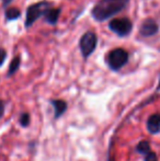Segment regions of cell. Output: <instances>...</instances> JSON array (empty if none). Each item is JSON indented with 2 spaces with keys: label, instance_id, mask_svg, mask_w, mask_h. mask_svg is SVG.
<instances>
[{
  "label": "cell",
  "instance_id": "obj_1",
  "mask_svg": "<svg viewBox=\"0 0 160 161\" xmlns=\"http://www.w3.org/2000/svg\"><path fill=\"white\" fill-rule=\"evenodd\" d=\"M128 3V0H99L92 10L97 21H104L121 12Z\"/></svg>",
  "mask_w": 160,
  "mask_h": 161
},
{
  "label": "cell",
  "instance_id": "obj_2",
  "mask_svg": "<svg viewBox=\"0 0 160 161\" xmlns=\"http://www.w3.org/2000/svg\"><path fill=\"white\" fill-rule=\"evenodd\" d=\"M108 65L112 70H119L127 63L128 53L123 48L112 49L108 54Z\"/></svg>",
  "mask_w": 160,
  "mask_h": 161
},
{
  "label": "cell",
  "instance_id": "obj_3",
  "mask_svg": "<svg viewBox=\"0 0 160 161\" xmlns=\"http://www.w3.org/2000/svg\"><path fill=\"white\" fill-rule=\"evenodd\" d=\"M97 43H98V38L93 32H87L81 36L79 41V47L83 57H89L93 53L97 47Z\"/></svg>",
  "mask_w": 160,
  "mask_h": 161
},
{
  "label": "cell",
  "instance_id": "obj_4",
  "mask_svg": "<svg viewBox=\"0 0 160 161\" xmlns=\"http://www.w3.org/2000/svg\"><path fill=\"white\" fill-rule=\"evenodd\" d=\"M109 28L119 36H126L132 31L133 24L127 18H119V19H113L110 22Z\"/></svg>",
  "mask_w": 160,
  "mask_h": 161
},
{
  "label": "cell",
  "instance_id": "obj_5",
  "mask_svg": "<svg viewBox=\"0 0 160 161\" xmlns=\"http://www.w3.org/2000/svg\"><path fill=\"white\" fill-rule=\"evenodd\" d=\"M49 7V3L43 1L39 2V3L32 4L31 7H29L28 12H26V20H25V25L31 26L41 15H44L45 11L47 10V8Z\"/></svg>",
  "mask_w": 160,
  "mask_h": 161
},
{
  "label": "cell",
  "instance_id": "obj_6",
  "mask_svg": "<svg viewBox=\"0 0 160 161\" xmlns=\"http://www.w3.org/2000/svg\"><path fill=\"white\" fill-rule=\"evenodd\" d=\"M159 26L157 24V22L152 19H147L141 24L139 28V34L144 37H149V36L155 35L156 33H158Z\"/></svg>",
  "mask_w": 160,
  "mask_h": 161
},
{
  "label": "cell",
  "instance_id": "obj_7",
  "mask_svg": "<svg viewBox=\"0 0 160 161\" xmlns=\"http://www.w3.org/2000/svg\"><path fill=\"white\" fill-rule=\"evenodd\" d=\"M136 150L143 155L145 161H158L157 155L150 149V146H149V144H148V142H145V140L141 142L137 145Z\"/></svg>",
  "mask_w": 160,
  "mask_h": 161
},
{
  "label": "cell",
  "instance_id": "obj_8",
  "mask_svg": "<svg viewBox=\"0 0 160 161\" xmlns=\"http://www.w3.org/2000/svg\"><path fill=\"white\" fill-rule=\"evenodd\" d=\"M147 129L150 134H157L160 131V113L154 114L148 119Z\"/></svg>",
  "mask_w": 160,
  "mask_h": 161
},
{
  "label": "cell",
  "instance_id": "obj_9",
  "mask_svg": "<svg viewBox=\"0 0 160 161\" xmlns=\"http://www.w3.org/2000/svg\"><path fill=\"white\" fill-rule=\"evenodd\" d=\"M51 103H52V105L54 106V111H55L54 117H55V119L60 117L65 112H66L67 103L65 101H63V100H53Z\"/></svg>",
  "mask_w": 160,
  "mask_h": 161
},
{
  "label": "cell",
  "instance_id": "obj_10",
  "mask_svg": "<svg viewBox=\"0 0 160 161\" xmlns=\"http://www.w3.org/2000/svg\"><path fill=\"white\" fill-rule=\"evenodd\" d=\"M60 14V9H54V8H47V10L45 11L44 17L45 20L48 22L49 24H56L58 18Z\"/></svg>",
  "mask_w": 160,
  "mask_h": 161
},
{
  "label": "cell",
  "instance_id": "obj_11",
  "mask_svg": "<svg viewBox=\"0 0 160 161\" xmlns=\"http://www.w3.org/2000/svg\"><path fill=\"white\" fill-rule=\"evenodd\" d=\"M20 15V11L17 8H10L6 11V18L8 20H14Z\"/></svg>",
  "mask_w": 160,
  "mask_h": 161
},
{
  "label": "cell",
  "instance_id": "obj_12",
  "mask_svg": "<svg viewBox=\"0 0 160 161\" xmlns=\"http://www.w3.org/2000/svg\"><path fill=\"white\" fill-rule=\"evenodd\" d=\"M19 66H20V57H15L14 59L11 62L10 67H9V72H8L9 76L14 74V72L18 70V68H19Z\"/></svg>",
  "mask_w": 160,
  "mask_h": 161
},
{
  "label": "cell",
  "instance_id": "obj_13",
  "mask_svg": "<svg viewBox=\"0 0 160 161\" xmlns=\"http://www.w3.org/2000/svg\"><path fill=\"white\" fill-rule=\"evenodd\" d=\"M20 124H21L22 126H24V127H26V126L30 124V114H29V113H23V114H21V116H20Z\"/></svg>",
  "mask_w": 160,
  "mask_h": 161
},
{
  "label": "cell",
  "instance_id": "obj_14",
  "mask_svg": "<svg viewBox=\"0 0 160 161\" xmlns=\"http://www.w3.org/2000/svg\"><path fill=\"white\" fill-rule=\"evenodd\" d=\"M6 57H7V52L4 51V49L0 48V66H2L4 59H6Z\"/></svg>",
  "mask_w": 160,
  "mask_h": 161
},
{
  "label": "cell",
  "instance_id": "obj_15",
  "mask_svg": "<svg viewBox=\"0 0 160 161\" xmlns=\"http://www.w3.org/2000/svg\"><path fill=\"white\" fill-rule=\"evenodd\" d=\"M3 113H4V103L3 101L0 100V119L3 116Z\"/></svg>",
  "mask_w": 160,
  "mask_h": 161
},
{
  "label": "cell",
  "instance_id": "obj_16",
  "mask_svg": "<svg viewBox=\"0 0 160 161\" xmlns=\"http://www.w3.org/2000/svg\"><path fill=\"white\" fill-rule=\"evenodd\" d=\"M11 2V0H3V4L6 6V4H8V3H10Z\"/></svg>",
  "mask_w": 160,
  "mask_h": 161
},
{
  "label": "cell",
  "instance_id": "obj_17",
  "mask_svg": "<svg viewBox=\"0 0 160 161\" xmlns=\"http://www.w3.org/2000/svg\"><path fill=\"white\" fill-rule=\"evenodd\" d=\"M158 90H160V81H159V86H158Z\"/></svg>",
  "mask_w": 160,
  "mask_h": 161
}]
</instances>
